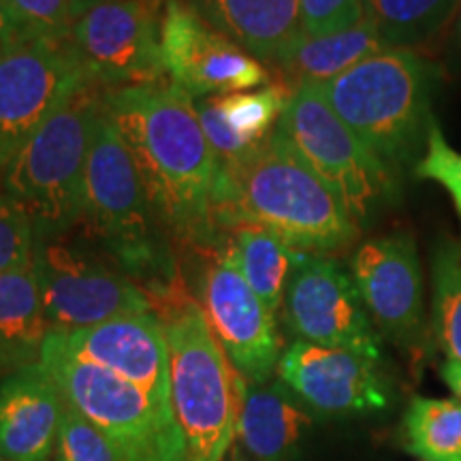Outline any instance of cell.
<instances>
[{"label":"cell","mask_w":461,"mask_h":461,"mask_svg":"<svg viewBox=\"0 0 461 461\" xmlns=\"http://www.w3.org/2000/svg\"><path fill=\"white\" fill-rule=\"evenodd\" d=\"M169 346L171 408L190 461H224L235 442L244 378L233 370L201 305L160 319Z\"/></svg>","instance_id":"5"},{"label":"cell","mask_w":461,"mask_h":461,"mask_svg":"<svg viewBox=\"0 0 461 461\" xmlns=\"http://www.w3.org/2000/svg\"><path fill=\"white\" fill-rule=\"evenodd\" d=\"M276 132L342 201L359 229L376 221L395 199L393 167L333 113L314 86L293 92Z\"/></svg>","instance_id":"8"},{"label":"cell","mask_w":461,"mask_h":461,"mask_svg":"<svg viewBox=\"0 0 461 461\" xmlns=\"http://www.w3.org/2000/svg\"><path fill=\"white\" fill-rule=\"evenodd\" d=\"M218 32L261 62H272L303 34L302 0H184Z\"/></svg>","instance_id":"20"},{"label":"cell","mask_w":461,"mask_h":461,"mask_svg":"<svg viewBox=\"0 0 461 461\" xmlns=\"http://www.w3.org/2000/svg\"><path fill=\"white\" fill-rule=\"evenodd\" d=\"M50 331L32 265L0 276V378L37 366Z\"/></svg>","instance_id":"22"},{"label":"cell","mask_w":461,"mask_h":461,"mask_svg":"<svg viewBox=\"0 0 461 461\" xmlns=\"http://www.w3.org/2000/svg\"><path fill=\"white\" fill-rule=\"evenodd\" d=\"M461 0H366V17L387 48L414 50L451 24Z\"/></svg>","instance_id":"24"},{"label":"cell","mask_w":461,"mask_h":461,"mask_svg":"<svg viewBox=\"0 0 461 461\" xmlns=\"http://www.w3.org/2000/svg\"><path fill=\"white\" fill-rule=\"evenodd\" d=\"M88 3H92V0H75V5H77V11L82 9L84 5H88ZM75 15H77V14H75Z\"/></svg>","instance_id":"35"},{"label":"cell","mask_w":461,"mask_h":461,"mask_svg":"<svg viewBox=\"0 0 461 461\" xmlns=\"http://www.w3.org/2000/svg\"><path fill=\"white\" fill-rule=\"evenodd\" d=\"M65 411V395L41 363L0 378V459H54Z\"/></svg>","instance_id":"17"},{"label":"cell","mask_w":461,"mask_h":461,"mask_svg":"<svg viewBox=\"0 0 461 461\" xmlns=\"http://www.w3.org/2000/svg\"><path fill=\"white\" fill-rule=\"evenodd\" d=\"M453 45L455 50L461 54V7H459V15H457V22H455V31H453Z\"/></svg>","instance_id":"34"},{"label":"cell","mask_w":461,"mask_h":461,"mask_svg":"<svg viewBox=\"0 0 461 461\" xmlns=\"http://www.w3.org/2000/svg\"><path fill=\"white\" fill-rule=\"evenodd\" d=\"M350 276L378 333L402 346L417 344L423 336L425 285L412 235L395 230L363 241L350 258Z\"/></svg>","instance_id":"14"},{"label":"cell","mask_w":461,"mask_h":461,"mask_svg":"<svg viewBox=\"0 0 461 461\" xmlns=\"http://www.w3.org/2000/svg\"><path fill=\"white\" fill-rule=\"evenodd\" d=\"M238 267L261 302L278 314L285 293L305 252L286 244L280 235L252 222H241L235 229L229 246L221 252Z\"/></svg>","instance_id":"23"},{"label":"cell","mask_w":461,"mask_h":461,"mask_svg":"<svg viewBox=\"0 0 461 461\" xmlns=\"http://www.w3.org/2000/svg\"><path fill=\"white\" fill-rule=\"evenodd\" d=\"M282 319L299 342L342 348L380 363L383 339L350 272L336 258L305 252L288 280Z\"/></svg>","instance_id":"11"},{"label":"cell","mask_w":461,"mask_h":461,"mask_svg":"<svg viewBox=\"0 0 461 461\" xmlns=\"http://www.w3.org/2000/svg\"><path fill=\"white\" fill-rule=\"evenodd\" d=\"M158 0H92L75 15L68 43L103 90L163 84Z\"/></svg>","instance_id":"9"},{"label":"cell","mask_w":461,"mask_h":461,"mask_svg":"<svg viewBox=\"0 0 461 461\" xmlns=\"http://www.w3.org/2000/svg\"><path fill=\"white\" fill-rule=\"evenodd\" d=\"M31 37H37V34L28 31V28L20 22V17L7 7V3L0 0V50L24 41V39H31Z\"/></svg>","instance_id":"32"},{"label":"cell","mask_w":461,"mask_h":461,"mask_svg":"<svg viewBox=\"0 0 461 461\" xmlns=\"http://www.w3.org/2000/svg\"><path fill=\"white\" fill-rule=\"evenodd\" d=\"M276 378L321 414H367L389 406L378 363L350 350L295 339L282 353Z\"/></svg>","instance_id":"15"},{"label":"cell","mask_w":461,"mask_h":461,"mask_svg":"<svg viewBox=\"0 0 461 461\" xmlns=\"http://www.w3.org/2000/svg\"><path fill=\"white\" fill-rule=\"evenodd\" d=\"M105 96L88 82L45 120L3 171V190L26 210L34 233L71 229L82 218L84 176Z\"/></svg>","instance_id":"4"},{"label":"cell","mask_w":461,"mask_h":461,"mask_svg":"<svg viewBox=\"0 0 461 461\" xmlns=\"http://www.w3.org/2000/svg\"><path fill=\"white\" fill-rule=\"evenodd\" d=\"M440 376L447 383V387L453 391L455 400L461 402V361L447 359L440 367Z\"/></svg>","instance_id":"33"},{"label":"cell","mask_w":461,"mask_h":461,"mask_svg":"<svg viewBox=\"0 0 461 461\" xmlns=\"http://www.w3.org/2000/svg\"><path fill=\"white\" fill-rule=\"evenodd\" d=\"M0 461H5V459H0Z\"/></svg>","instance_id":"36"},{"label":"cell","mask_w":461,"mask_h":461,"mask_svg":"<svg viewBox=\"0 0 461 461\" xmlns=\"http://www.w3.org/2000/svg\"><path fill=\"white\" fill-rule=\"evenodd\" d=\"M440 71L419 51L384 48L314 86L342 122L389 167L417 165L431 124Z\"/></svg>","instance_id":"3"},{"label":"cell","mask_w":461,"mask_h":461,"mask_svg":"<svg viewBox=\"0 0 461 461\" xmlns=\"http://www.w3.org/2000/svg\"><path fill=\"white\" fill-rule=\"evenodd\" d=\"M51 461H118V455L107 438L67 402Z\"/></svg>","instance_id":"28"},{"label":"cell","mask_w":461,"mask_h":461,"mask_svg":"<svg viewBox=\"0 0 461 461\" xmlns=\"http://www.w3.org/2000/svg\"><path fill=\"white\" fill-rule=\"evenodd\" d=\"M5 3L32 34L68 41L77 14L75 0H5Z\"/></svg>","instance_id":"30"},{"label":"cell","mask_w":461,"mask_h":461,"mask_svg":"<svg viewBox=\"0 0 461 461\" xmlns=\"http://www.w3.org/2000/svg\"><path fill=\"white\" fill-rule=\"evenodd\" d=\"M34 224L26 210L0 188V276L31 267Z\"/></svg>","instance_id":"27"},{"label":"cell","mask_w":461,"mask_h":461,"mask_svg":"<svg viewBox=\"0 0 461 461\" xmlns=\"http://www.w3.org/2000/svg\"><path fill=\"white\" fill-rule=\"evenodd\" d=\"M431 330L448 359L461 361V248L440 240L431 255Z\"/></svg>","instance_id":"26"},{"label":"cell","mask_w":461,"mask_h":461,"mask_svg":"<svg viewBox=\"0 0 461 461\" xmlns=\"http://www.w3.org/2000/svg\"><path fill=\"white\" fill-rule=\"evenodd\" d=\"M199 305L233 370L246 383H269L285 353L276 314L224 255L207 267Z\"/></svg>","instance_id":"13"},{"label":"cell","mask_w":461,"mask_h":461,"mask_svg":"<svg viewBox=\"0 0 461 461\" xmlns=\"http://www.w3.org/2000/svg\"><path fill=\"white\" fill-rule=\"evenodd\" d=\"M32 269L51 330H82L115 316L152 312L146 293L79 222L34 233Z\"/></svg>","instance_id":"7"},{"label":"cell","mask_w":461,"mask_h":461,"mask_svg":"<svg viewBox=\"0 0 461 461\" xmlns=\"http://www.w3.org/2000/svg\"><path fill=\"white\" fill-rule=\"evenodd\" d=\"M293 90L282 82L263 88L205 96L194 101L201 129L214 149L218 167L238 163L269 141Z\"/></svg>","instance_id":"18"},{"label":"cell","mask_w":461,"mask_h":461,"mask_svg":"<svg viewBox=\"0 0 461 461\" xmlns=\"http://www.w3.org/2000/svg\"><path fill=\"white\" fill-rule=\"evenodd\" d=\"M103 96L160 222L182 240L212 241L218 160L193 96L171 82L103 90Z\"/></svg>","instance_id":"1"},{"label":"cell","mask_w":461,"mask_h":461,"mask_svg":"<svg viewBox=\"0 0 461 461\" xmlns=\"http://www.w3.org/2000/svg\"><path fill=\"white\" fill-rule=\"evenodd\" d=\"M41 366L75 411L107 438L118 461H190L173 412L118 374L73 355L50 331Z\"/></svg>","instance_id":"6"},{"label":"cell","mask_w":461,"mask_h":461,"mask_svg":"<svg viewBox=\"0 0 461 461\" xmlns=\"http://www.w3.org/2000/svg\"><path fill=\"white\" fill-rule=\"evenodd\" d=\"M312 420L310 408L278 378L244 380L235 440L252 461H293Z\"/></svg>","instance_id":"19"},{"label":"cell","mask_w":461,"mask_h":461,"mask_svg":"<svg viewBox=\"0 0 461 461\" xmlns=\"http://www.w3.org/2000/svg\"><path fill=\"white\" fill-rule=\"evenodd\" d=\"M88 82L68 41L31 37L0 50V173L45 120Z\"/></svg>","instance_id":"10"},{"label":"cell","mask_w":461,"mask_h":461,"mask_svg":"<svg viewBox=\"0 0 461 461\" xmlns=\"http://www.w3.org/2000/svg\"><path fill=\"white\" fill-rule=\"evenodd\" d=\"M160 51L167 77L193 99L257 90L272 84V68L248 54L184 0H165Z\"/></svg>","instance_id":"12"},{"label":"cell","mask_w":461,"mask_h":461,"mask_svg":"<svg viewBox=\"0 0 461 461\" xmlns=\"http://www.w3.org/2000/svg\"><path fill=\"white\" fill-rule=\"evenodd\" d=\"M403 447L423 461H461V402L414 397L402 420Z\"/></svg>","instance_id":"25"},{"label":"cell","mask_w":461,"mask_h":461,"mask_svg":"<svg viewBox=\"0 0 461 461\" xmlns=\"http://www.w3.org/2000/svg\"><path fill=\"white\" fill-rule=\"evenodd\" d=\"M51 331L73 355L137 384L160 408L173 412L169 346L157 314H126L82 330Z\"/></svg>","instance_id":"16"},{"label":"cell","mask_w":461,"mask_h":461,"mask_svg":"<svg viewBox=\"0 0 461 461\" xmlns=\"http://www.w3.org/2000/svg\"><path fill=\"white\" fill-rule=\"evenodd\" d=\"M214 218L258 224L314 255L342 250L361 230L342 201L276 131L252 154L218 167Z\"/></svg>","instance_id":"2"},{"label":"cell","mask_w":461,"mask_h":461,"mask_svg":"<svg viewBox=\"0 0 461 461\" xmlns=\"http://www.w3.org/2000/svg\"><path fill=\"white\" fill-rule=\"evenodd\" d=\"M384 48L387 45L380 39L376 26L363 17L359 24L322 37L303 32L272 65L280 75V82L295 92L303 86L331 82Z\"/></svg>","instance_id":"21"},{"label":"cell","mask_w":461,"mask_h":461,"mask_svg":"<svg viewBox=\"0 0 461 461\" xmlns=\"http://www.w3.org/2000/svg\"><path fill=\"white\" fill-rule=\"evenodd\" d=\"M366 17V0H302V24L310 37L346 31Z\"/></svg>","instance_id":"31"},{"label":"cell","mask_w":461,"mask_h":461,"mask_svg":"<svg viewBox=\"0 0 461 461\" xmlns=\"http://www.w3.org/2000/svg\"><path fill=\"white\" fill-rule=\"evenodd\" d=\"M414 176L440 184L451 197L461 221V154L447 141L438 122L431 124L423 157L414 165Z\"/></svg>","instance_id":"29"}]
</instances>
